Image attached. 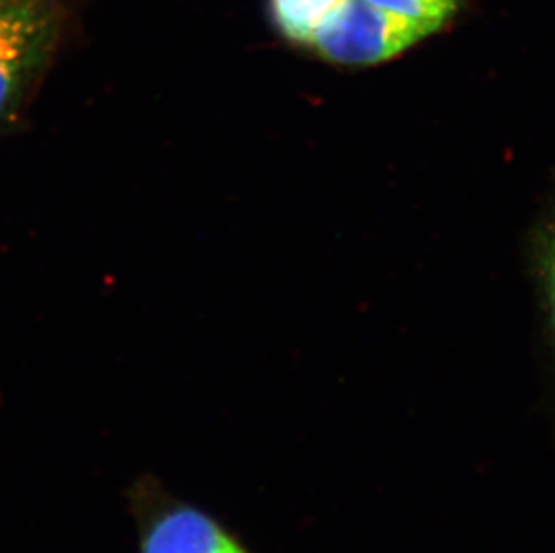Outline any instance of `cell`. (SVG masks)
Instances as JSON below:
<instances>
[{"instance_id": "cell-1", "label": "cell", "mask_w": 555, "mask_h": 553, "mask_svg": "<svg viewBox=\"0 0 555 553\" xmlns=\"http://www.w3.org/2000/svg\"><path fill=\"white\" fill-rule=\"evenodd\" d=\"M137 553H251L212 512L142 473L126 489Z\"/></svg>"}, {"instance_id": "cell-2", "label": "cell", "mask_w": 555, "mask_h": 553, "mask_svg": "<svg viewBox=\"0 0 555 553\" xmlns=\"http://www.w3.org/2000/svg\"><path fill=\"white\" fill-rule=\"evenodd\" d=\"M60 24L56 0H16L0 15V130L18 114L48 67Z\"/></svg>"}, {"instance_id": "cell-3", "label": "cell", "mask_w": 555, "mask_h": 553, "mask_svg": "<svg viewBox=\"0 0 555 553\" xmlns=\"http://www.w3.org/2000/svg\"><path fill=\"white\" fill-rule=\"evenodd\" d=\"M428 35L367 0H346L320 22L309 48L341 65H374L404 53Z\"/></svg>"}, {"instance_id": "cell-4", "label": "cell", "mask_w": 555, "mask_h": 553, "mask_svg": "<svg viewBox=\"0 0 555 553\" xmlns=\"http://www.w3.org/2000/svg\"><path fill=\"white\" fill-rule=\"evenodd\" d=\"M346 0H270L273 26L288 42L309 46L320 22Z\"/></svg>"}, {"instance_id": "cell-5", "label": "cell", "mask_w": 555, "mask_h": 553, "mask_svg": "<svg viewBox=\"0 0 555 553\" xmlns=\"http://www.w3.org/2000/svg\"><path fill=\"white\" fill-rule=\"evenodd\" d=\"M369 4L401 16L426 31H439L455 15L461 0H367Z\"/></svg>"}, {"instance_id": "cell-6", "label": "cell", "mask_w": 555, "mask_h": 553, "mask_svg": "<svg viewBox=\"0 0 555 553\" xmlns=\"http://www.w3.org/2000/svg\"><path fill=\"white\" fill-rule=\"evenodd\" d=\"M541 268H543V282H545L546 306L551 314L552 334L555 342V216L543 235L541 248Z\"/></svg>"}, {"instance_id": "cell-7", "label": "cell", "mask_w": 555, "mask_h": 553, "mask_svg": "<svg viewBox=\"0 0 555 553\" xmlns=\"http://www.w3.org/2000/svg\"><path fill=\"white\" fill-rule=\"evenodd\" d=\"M15 2L16 0H0V15H2L10 5L15 4Z\"/></svg>"}]
</instances>
